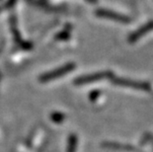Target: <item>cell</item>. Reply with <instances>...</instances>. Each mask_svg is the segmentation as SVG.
Masks as SVG:
<instances>
[{"label":"cell","instance_id":"obj_4","mask_svg":"<svg viewBox=\"0 0 153 152\" xmlns=\"http://www.w3.org/2000/svg\"><path fill=\"white\" fill-rule=\"evenodd\" d=\"M96 15L101 18L110 19V20L120 22V23H123V24H128L129 22H131V19L128 17H126V16L119 14V13L111 11V10H107V9H98V10H96Z\"/></svg>","mask_w":153,"mask_h":152},{"label":"cell","instance_id":"obj_7","mask_svg":"<svg viewBox=\"0 0 153 152\" xmlns=\"http://www.w3.org/2000/svg\"><path fill=\"white\" fill-rule=\"evenodd\" d=\"M77 145V139L75 135H71L68 140V146H67V152H75Z\"/></svg>","mask_w":153,"mask_h":152},{"label":"cell","instance_id":"obj_5","mask_svg":"<svg viewBox=\"0 0 153 152\" xmlns=\"http://www.w3.org/2000/svg\"><path fill=\"white\" fill-rule=\"evenodd\" d=\"M152 30H153V21L145 24L144 26H142L141 28H139L137 31H135L134 33L131 34L128 37V42L129 43H135L136 41H138L139 39L143 37V36L150 33Z\"/></svg>","mask_w":153,"mask_h":152},{"label":"cell","instance_id":"obj_3","mask_svg":"<svg viewBox=\"0 0 153 152\" xmlns=\"http://www.w3.org/2000/svg\"><path fill=\"white\" fill-rule=\"evenodd\" d=\"M112 82L114 84H116V85L122 87H128V88H132L136 90H145V91H147V90L150 89L149 84L147 83L132 81V80H128V79H120V78H115V77H113Z\"/></svg>","mask_w":153,"mask_h":152},{"label":"cell","instance_id":"obj_8","mask_svg":"<svg viewBox=\"0 0 153 152\" xmlns=\"http://www.w3.org/2000/svg\"><path fill=\"white\" fill-rule=\"evenodd\" d=\"M86 1L89 3H97V0H86Z\"/></svg>","mask_w":153,"mask_h":152},{"label":"cell","instance_id":"obj_1","mask_svg":"<svg viewBox=\"0 0 153 152\" xmlns=\"http://www.w3.org/2000/svg\"><path fill=\"white\" fill-rule=\"evenodd\" d=\"M74 67H75V65H74L73 63H67V64H65V65L58 67L57 69L43 74V75L40 77V81L44 82V83L53 81V80L57 79L58 77L63 76V75H65V74L71 72V71L74 69Z\"/></svg>","mask_w":153,"mask_h":152},{"label":"cell","instance_id":"obj_9","mask_svg":"<svg viewBox=\"0 0 153 152\" xmlns=\"http://www.w3.org/2000/svg\"><path fill=\"white\" fill-rule=\"evenodd\" d=\"M1 10H2V8H1V7H0V11H1Z\"/></svg>","mask_w":153,"mask_h":152},{"label":"cell","instance_id":"obj_2","mask_svg":"<svg viewBox=\"0 0 153 152\" xmlns=\"http://www.w3.org/2000/svg\"><path fill=\"white\" fill-rule=\"evenodd\" d=\"M112 77V73L109 71H104V72H96L93 74H87V75L81 76L78 79L75 80L76 85H83V84L87 83H92L99 81V80H103L106 78H111Z\"/></svg>","mask_w":153,"mask_h":152},{"label":"cell","instance_id":"obj_6","mask_svg":"<svg viewBox=\"0 0 153 152\" xmlns=\"http://www.w3.org/2000/svg\"><path fill=\"white\" fill-rule=\"evenodd\" d=\"M103 146L107 148H112V149H118V150H126V151H132L134 150V148L131 145L128 144H120V143H111V142H106L103 144Z\"/></svg>","mask_w":153,"mask_h":152}]
</instances>
